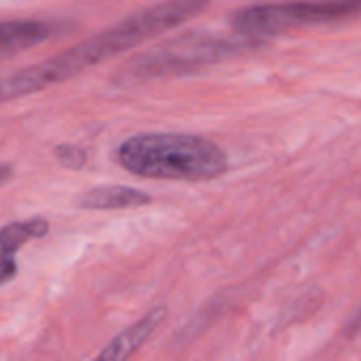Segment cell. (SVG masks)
<instances>
[{"instance_id": "cell-1", "label": "cell", "mask_w": 361, "mask_h": 361, "mask_svg": "<svg viewBox=\"0 0 361 361\" xmlns=\"http://www.w3.org/2000/svg\"><path fill=\"white\" fill-rule=\"evenodd\" d=\"M209 2L212 0H163L159 4L146 6L51 59L38 61L0 78V104L70 80L110 57H116L178 27L184 21L199 17Z\"/></svg>"}, {"instance_id": "cell-2", "label": "cell", "mask_w": 361, "mask_h": 361, "mask_svg": "<svg viewBox=\"0 0 361 361\" xmlns=\"http://www.w3.org/2000/svg\"><path fill=\"white\" fill-rule=\"evenodd\" d=\"M118 165L148 180L209 182L228 171L226 152L212 140L190 133H137L116 150Z\"/></svg>"}, {"instance_id": "cell-3", "label": "cell", "mask_w": 361, "mask_h": 361, "mask_svg": "<svg viewBox=\"0 0 361 361\" xmlns=\"http://www.w3.org/2000/svg\"><path fill=\"white\" fill-rule=\"evenodd\" d=\"M254 47H258V40L247 36L233 40L214 32H186L133 55L118 68L116 82L123 87H133L148 80L192 74L224 59L237 57Z\"/></svg>"}, {"instance_id": "cell-4", "label": "cell", "mask_w": 361, "mask_h": 361, "mask_svg": "<svg viewBox=\"0 0 361 361\" xmlns=\"http://www.w3.org/2000/svg\"><path fill=\"white\" fill-rule=\"evenodd\" d=\"M360 15L361 0H290L245 6L231 17V25L239 36L262 40L294 30L349 21Z\"/></svg>"}, {"instance_id": "cell-5", "label": "cell", "mask_w": 361, "mask_h": 361, "mask_svg": "<svg viewBox=\"0 0 361 361\" xmlns=\"http://www.w3.org/2000/svg\"><path fill=\"white\" fill-rule=\"evenodd\" d=\"M49 233V224L42 218H30L11 222L0 231V286L8 283L17 275V252L30 239H40Z\"/></svg>"}, {"instance_id": "cell-6", "label": "cell", "mask_w": 361, "mask_h": 361, "mask_svg": "<svg viewBox=\"0 0 361 361\" xmlns=\"http://www.w3.org/2000/svg\"><path fill=\"white\" fill-rule=\"evenodd\" d=\"M167 311L165 307H157L150 313H146L142 319H137L133 326H129L127 330H123L116 338H112L108 343V347L104 351H99L97 360L106 361H121L131 357L133 353H137L144 343L161 328V324L165 322Z\"/></svg>"}, {"instance_id": "cell-7", "label": "cell", "mask_w": 361, "mask_h": 361, "mask_svg": "<svg viewBox=\"0 0 361 361\" xmlns=\"http://www.w3.org/2000/svg\"><path fill=\"white\" fill-rule=\"evenodd\" d=\"M152 203V197L144 190L123 186V184H104L93 186L76 199V205L82 209H133Z\"/></svg>"}, {"instance_id": "cell-8", "label": "cell", "mask_w": 361, "mask_h": 361, "mask_svg": "<svg viewBox=\"0 0 361 361\" xmlns=\"http://www.w3.org/2000/svg\"><path fill=\"white\" fill-rule=\"evenodd\" d=\"M51 36V25L42 21H4L0 23V57L27 51Z\"/></svg>"}, {"instance_id": "cell-9", "label": "cell", "mask_w": 361, "mask_h": 361, "mask_svg": "<svg viewBox=\"0 0 361 361\" xmlns=\"http://www.w3.org/2000/svg\"><path fill=\"white\" fill-rule=\"evenodd\" d=\"M55 157L57 161L68 167V169H80L87 165V159H89V152L82 148V146H76V144H61L55 148Z\"/></svg>"}, {"instance_id": "cell-10", "label": "cell", "mask_w": 361, "mask_h": 361, "mask_svg": "<svg viewBox=\"0 0 361 361\" xmlns=\"http://www.w3.org/2000/svg\"><path fill=\"white\" fill-rule=\"evenodd\" d=\"M347 334H349V336H357V334H361V307L360 311L355 313V317L351 319V324H349V328H347Z\"/></svg>"}, {"instance_id": "cell-11", "label": "cell", "mask_w": 361, "mask_h": 361, "mask_svg": "<svg viewBox=\"0 0 361 361\" xmlns=\"http://www.w3.org/2000/svg\"><path fill=\"white\" fill-rule=\"evenodd\" d=\"M11 178H13L11 167H8V165H0V186H2V184H6Z\"/></svg>"}]
</instances>
